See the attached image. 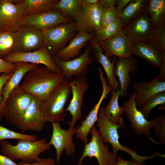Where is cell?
Masks as SVG:
<instances>
[{
	"label": "cell",
	"instance_id": "cell-1",
	"mask_svg": "<svg viewBox=\"0 0 165 165\" xmlns=\"http://www.w3.org/2000/svg\"><path fill=\"white\" fill-rule=\"evenodd\" d=\"M64 78L46 67L36 68L25 74L20 86L26 92L41 101L46 99Z\"/></svg>",
	"mask_w": 165,
	"mask_h": 165
},
{
	"label": "cell",
	"instance_id": "cell-2",
	"mask_svg": "<svg viewBox=\"0 0 165 165\" xmlns=\"http://www.w3.org/2000/svg\"><path fill=\"white\" fill-rule=\"evenodd\" d=\"M2 152L13 160H20L21 162L31 164L37 160L39 155L50 149L51 145L45 138L34 141L18 140L15 145H13L6 140L1 141Z\"/></svg>",
	"mask_w": 165,
	"mask_h": 165
},
{
	"label": "cell",
	"instance_id": "cell-3",
	"mask_svg": "<svg viewBox=\"0 0 165 165\" xmlns=\"http://www.w3.org/2000/svg\"><path fill=\"white\" fill-rule=\"evenodd\" d=\"M64 78L49 96L41 101V108L46 122L51 123L64 122L66 117L64 107L71 92L70 81Z\"/></svg>",
	"mask_w": 165,
	"mask_h": 165
},
{
	"label": "cell",
	"instance_id": "cell-4",
	"mask_svg": "<svg viewBox=\"0 0 165 165\" xmlns=\"http://www.w3.org/2000/svg\"><path fill=\"white\" fill-rule=\"evenodd\" d=\"M33 97L19 85L10 94L2 106L1 112L7 122L19 128Z\"/></svg>",
	"mask_w": 165,
	"mask_h": 165
},
{
	"label": "cell",
	"instance_id": "cell-5",
	"mask_svg": "<svg viewBox=\"0 0 165 165\" xmlns=\"http://www.w3.org/2000/svg\"><path fill=\"white\" fill-rule=\"evenodd\" d=\"M103 109V106L99 109L96 125L104 142L110 144L115 154L117 155L119 151H123L130 155L134 160L141 163L157 156L156 153L149 156H141L137 154V152L122 145L119 141V136L117 130L118 128L122 129L125 126L120 124H114L109 121Z\"/></svg>",
	"mask_w": 165,
	"mask_h": 165
},
{
	"label": "cell",
	"instance_id": "cell-6",
	"mask_svg": "<svg viewBox=\"0 0 165 165\" xmlns=\"http://www.w3.org/2000/svg\"><path fill=\"white\" fill-rule=\"evenodd\" d=\"M77 32L75 21L62 24L41 31L43 46L52 56L65 47Z\"/></svg>",
	"mask_w": 165,
	"mask_h": 165
},
{
	"label": "cell",
	"instance_id": "cell-7",
	"mask_svg": "<svg viewBox=\"0 0 165 165\" xmlns=\"http://www.w3.org/2000/svg\"><path fill=\"white\" fill-rule=\"evenodd\" d=\"M90 133L91 140L85 144L82 155L78 163L75 165H82L83 160L86 157L95 158L99 165H115L117 155L109 151V145L104 142L95 125L93 127Z\"/></svg>",
	"mask_w": 165,
	"mask_h": 165
},
{
	"label": "cell",
	"instance_id": "cell-8",
	"mask_svg": "<svg viewBox=\"0 0 165 165\" xmlns=\"http://www.w3.org/2000/svg\"><path fill=\"white\" fill-rule=\"evenodd\" d=\"M19 1L1 0L0 30L14 32L24 24L28 16Z\"/></svg>",
	"mask_w": 165,
	"mask_h": 165
},
{
	"label": "cell",
	"instance_id": "cell-9",
	"mask_svg": "<svg viewBox=\"0 0 165 165\" xmlns=\"http://www.w3.org/2000/svg\"><path fill=\"white\" fill-rule=\"evenodd\" d=\"M135 93L130 94L129 99L124 101L123 106L125 108L127 117L131 123V127L137 135L144 134L154 143H160L153 139L150 135L151 129L154 127L157 121V117L152 121H148L137 108L135 100Z\"/></svg>",
	"mask_w": 165,
	"mask_h": 165
},
{
	"label": "cell",
	"instance_id": "cell-10",
	"mask_svg": "<svg viewBox=\"0 0 165 165\" xmlns=\"http://www.w3.org/2000/svg\"><path fill=\"white\" fill-rule=\"evenodd\" d=\"M2 58L10 63L21 62L42 64L53 72L61 73V69L55 63L52 56L44 46L39 50L32 52H12Z\"/></svg>",
	"mask_w": 165,
	"mask_h": 165
},
{
	"label": "cell",
	"instance_id": "cell-11",
	"mask_svg": "<svg viewBox=\"0 0 165 165\" xmlns=\"http://www.w3.org/2000/svg\"><path fill=\"white\" fill-rule=\"evenodd\" d=\"M13 35L15 45L13 52H32L43 46L41 31L31 26L24 24Z\"/></svg>",
	"mask_w": 165,
	"mask_h": 165
},
{
	"label": "cell",
	"instance_id": "cell-12",
	"mask_svg": "<svg viewBox=\"0 0 165 165\" xmlns=\"http://www.w3.org/2000/svg\"><path fill=\"white\" fill-rule=\"evenodd\" d=\"M102 10L99 5H81L75 21L77 31L95 35L101 29Z\"/></svg>",
	"mask_w": 165,
	"mask_h": 165
},
{
	"label": "cell",
	"instance_id": "cell-13",
	"mask_svg": "<svg viewBox=\"0 0 165 165\" xmlns=\"http://www.w3.org/2000/svg\"><path fill=\"white\" fill-rule=\"evenodd\" d=\"M72 97L64 111L69 112L72 116L71 120L67 122L70 127H74L76 122L82 117L81 107L84 95L89 88L86 76H75L70 81Z\"/></svg>",
	"mask_w": 165,
	"mask_h": 165
},
{
	"label": "cell",
	"instance_id": "cell-14",
	"mask_svg": "<svg viewBox=\"0 0 165 165\" xmlns=\"http://www.w3.org/2000/svg\"><path fill=\"white\" fill-rule=\"evenodd\" d=\"M52 125V134L48 143L53 145L56 150V161L58 163L64 150L68 156H72L75 153V146L73 137L75 134V128L70 127L66 130L61 128L60 123H53Z\"/></svg>",
	"mask_w": 165,
	"mask_h": 165
},
{
	"label": "cell",
	"instance_id": "cell-15",
	"mask_svg": "<svg viewBox=\"0 0 165 165\" xmlns=\"http://www.w3.org/2000/svg\"><path fill=\"white\" fill-rule=\"evenodd\" d=\"M90 45L82 55L68 61L60 60L52 56L53 61L61 69V74L65 78L72 79V76H86L88 68L93 62Z\"/></svg>",
	"mask_w": 165,
	"mask_h": 165
},
{
	"label": "cell",
	"instance_id": "cell-16",
	"mask_svg": "<svg viewBox=\"0 0 165 165\" xmlns=\"http://www.w3.org/2000/svg\"><path fill=\"white\" fill-rule=\"evenodd\" d=\"M153 27L146 10L143 13L129 22L123 29L133 46L139 42L148 43Z\"/></svg>",
	"mask_w": 165,
	"mask_h": 165
},
{
	"label": "cell",
	"instance_id": "cell-17",
	"mask_svg": "<svg viewBox=\"0 0 165 165\" xmlns=\"http://www.w3.org/2000/svg\"><path fill=\"white\" fill-rule=\"evenodd\" d=\"M97 42L103 53L109 59L112 56L128 57L133 54V45L123 29L113 37Z\"/></svg>",
	"mask_w": 165,
	"mask_h": 165
},
{
	"label": "cell",
	"instance_id": "cell-18",
	"mask_svg": "<svg viewBox=\"0 0 165 165\" xmlns=\"http://www.w3.org/2000/svg\"><path fill=\"white\" fill-rule=\"evenodd\" d=\"M99 78L103 87L101 95L98 102L89 112L85 119L81 122L80 125L75 128V137L80 139L85 144L88 142V134L97 121L100 106L102 101L112 90L111 87L108 84L103 75H101Z\"/></svg>",
	"mask_w": 165,
	"mask_h": 165
},
{
	"label": "cell",
	"instance_id": "cell-19",
	"mask_svg": "<svg viewBox=\"0 0 165 165\" xmlns=\"http://www.w3.org/2000/svg\"><path fill=\"white\" fill-rule=\"evenodd\" d=\"M41 104L39 99L33 97L19 127L22 133L27 130L39 132L43 130L46 122L41 110Z\"/></svg>",
	"mask_w": 165,
	"mask_h": 165
},
{
	"label": "cell",
	"instance_id": "cell-20",
	"mask_svg": "<svg viewBox=\"0 0 165 165\" xmlns=\"http://www.w3.org/2000/svg\"><path fill=\"white\" fill-rule=\"evenodd\" d=\"M72 20L64 16L59 10L55 9L44 13L27 16L24 24L33 26L41 31L62 24L69 22Z\"/></svg>",
	"mask_w": 165,
	"mask_h": 165
},
{
	"label": "cell",
	"instance_id": "cell-21",
	"mask_svg": "<svg viewBox=\"0 0 165 165\" xmlns=\"http://www.w3.org/2000/svg\"><path fill=\"white\" fill-rule=\"evenodd\" d=\"M137 66L136 59L133 57L116 58L114 73L115 77L117 76L119 79L120 96L125 97L127 95V90L131 81L130 73H134L137 70Z\"/></svg>",
	"mask_w": 165,
	"mask_h": 165
},
{
	"label": "cell",
	"instance_id": "cell-22",
	"mask_svg": "<svg viewBox=\"0 0 165 165\" xmlns=\"http://www.w3.org/2000/svg\"><path fill=\"white\" fill-rule=\"evenodd\" d=\"M133 86L135 93V100L138 108L154 96L165 92V81L160 80L157 76L148 82H134Z\"/></svg>",
	"mask_w": 165,
	"mask_h": 165
},
{
	"label": "cell",
	"instance_id": "cell-23",
	"mask_svg": "<svg viewBox=\"0 0 165 165\" xmlns=\"http://www.w3.org/2000/svg\"><path fill=\"white\" fill-rule=\"evenodd\" d=\"M94 34L78 32L70 41L68 45L58 51L54 55L58 59L68 61L79 56L82 49L86 42L94 37Z\"/></svg>",
	"mask_w": 165,
	"mask_h": 165
},
{
	"label": "cell",
	"instance_id": "cell-24",
	"mask_svg": "<svg viewBox=\"0 0 165 165\" xmlns=\"http://www.w3.org/2000/svg\"><path fill=\"white\" fill-rule=\"evenodd\" d=\"M89 41L90 45L94 52L96 61L102 65L106 73L108 84L111 87L112 90L119 89V83L114 73L116 57L114 56L111 62L109 59L103 53L94 37Z\"/></svg>",
	"mask_w": 165,
	"mask_h": 165
},
{
	"label": "cell",
	"instance_id": "cell-25",
	"mask_svg": "<svg viewBox=\"0 0 165 165\" xmlns=\"http://www.w3.org/2000/svg\"><path fill=\"white\" fill-rule=\"evenodd\" d=\"M132 53L160 69L165 61V51L159 50L148 43L139 42L134 44L133 46Z\"/></svg>",
	"mask_w": 165,
	"mask_h": 165
},
{
	"label": "cell",
	"instance_id": "cell-26",
	"mask_svg": "<svg viewBox=\"0 0 165 165\" xmlns=\"http://www.w3.org/2000/svg\"><path fill=\"white\" fill-rule=\"evenodd\" d=\"M15 63L16 69L12 76L5 85L2 91V102L1 107L11 92L20 85L26 73L30 70L40 67L39 64L24 62H17Z\"/></svg>",
	"mask_w": 165,
	"mask_h": 165
},
{
	"label": "cell",
	"instance_id": "cell-27",
	"mask_svg": "<svg viewBox=\"0 0 165 165\" xmlns=\"http://www.w3.org/2000/svg\"><path fill=\"white\" fill-rule=\"evenodd\" d=\"M112 96L108 103L104 107L105 114L110 122L114 124H120L125 126V124L121 115L125 112L124 107L120 106L118 98L120 96L119 89L112 90Z\"/></svg>",
	"mask_w": 165,
	"mask_h": 165
},
{
	"label": "cell",
	"instance_id": "cell-28",
	"mask_svg": "<svg viewBox=\"0 0 165 165\" xmlns=\"http://www.w3.org/2000/svg\"><path fill=\"white\" fill-rule=\"evenodd\" d=\"M57 0H24L20 3L28 16L49 12L55 9Z\"/></svg>",
	"mask_w": 165,
	"mask_h": 165
},
{
	"label": "cell",
	"instance_id": "cell-29",
	"mask_svg": "<svg viewBox=\"0 0 165 165\" xmlns=\"http://www.w3.org/2000/svg\"><path fill=\"white\" fill-rule=\"evenodd\" d=\"M148 0H132L122 10L119 15L123 28L131 20L146 10Z\"/></svg>",
	"mask_w": 165,
	"mask_h": 165
},
{
	"label": "cell",
	"instance_id": "cell-30",
	"mask_svg": "<svg viewBox=\"0 0 165 165\" xmlns=\"http://www.w3.org/2000/svg\"><path fill=\"white\" fill-rule=\"evenodd\" d=\"M146 10L153 27L165 25V0H149Z\"/></svg>",
	"mask_w": 165,
	"mask_h": 165
},
{
	"label": "cell",
	"instance_id": "cell-31",
	"mask_svg": "<svg viewBox=\"0 0 165 165\" xmlns=\"http://www.w3.org/2000/svg\"><path fill=\"white\" fill-rule=\"evenodd\" d=\"M81 6L80 0H61L56 4L55 9L60 11L64 16L75 21Z\"/></svg>",
	"mask_w": 165,
	"mask_h": 165
},
{
	"label": "cell",
	"instance_id": "cell-32",
	"mask_svg": "<svg viewBox=\"0 0 165 165\" xmlns=\"http://www.w3.org/2000/svg\"><path fill=\"white\" fill-rule=\"evenodd\" d=\"M122 29V22L119 17L112 24L100 30L94 37L97 42L105 41L113 37Z\"/></svg>",
	"mask_w": 165,
	"mask_h": 165
},
{
	"label": "cell",
	"instance_id": "cell-33",
	"mask_svg": "<svg viewBox=\"0 0 165 165\" xmlns=\"http://www.w3.org/2000/svg\"><path fill=\"white\" fill-rule=\"evenodd\" d=\"M14 45L13 32L0 30V57L2 58L13 52Z\"/></svg>",
	"mask_w": 165,
	"mask_h": 165
},
{
	"label": "cell",
	"instance_id": "cell-34",
	"mask_svg": "<svg viewBox=\"0 0 165 165\" xmlns=\"http://www.w3.org/2000/svg\"><path fill=\"white\" fill-rule=\"evenodd\" d=\"M148 43L159 50L165 51V25L159 27H153Z\"/></svg>",
	"mask_w": 165,
	"mask_h": 165
},
{
	"label": "cell",
	"instance_id": "cell-35",
	"mask_svg": "<svg viewBox=\"0 0 165 165\" xmlns=\"http://www.w3.org/2000/svg\"><path fill=\"white\" fill-rule=\"evenodd\" d=\"M165 104V92L157 94L151 97L139 108V110L148 120L149 113L152 109L158 105H163Z\"/></svg>",
	"mask_w": 165,
	"mask_h": 165
},
{
	"label": "cell",
	"instance_id": "cell-36",
	"mask_svg": "<svg viewBox=\"0 0 165 165\" xmlns=\"http://www.w3.org/2000/svg\"><path fill=\"white\" fill-rule=\"evenodd\" d=\"M38 137L34 134H28L19 133L7 129L0 125V141L6 139H24L36 140Z\"/></svg>",
	"mask_w": 165,
	"mask_h": 165
},
{
	"label": "cell",
	"instance_id": "cell-37",
	"mask_svg": "<svg viewBox=\"0 0 165 165\" xmlns=\"http://www.w3.org/2000/svg\"><path fill=\"white\" fill-rule=\"evenodd\" d=\"M119 17V15L116 6L103 9L101 26L100 30L104 29L112 24Z\"/></svg>",
	"mask_w": 165,
	"mask_h": 165
},
{
	"label": "cell",
	"instance_id": "cell-38",
	"mask_svg": "<svg viewBox=\"0 0 165 165\" xmlns=\"http://www.w3.org/2000/svg\"><path fill=\"white\" fill-rule=\"evenodd\" d=\"M157 121L154 126L155 134L159 140V142L165 144V116L160 115L157 117Z\"/></svg>",
	"mask_w": 165,
	"mask_h": 165
},
{
	"label": "cell",
	"instance_id": "cell-39",
	"mask_svg": "<svg viewBox=\"0 0 165 165\" xmlns=\"http://www.w3.org/2000/svg\"><path fill=\"white\" fill-rule=\"evenodd\" d=\"M16 68L15 63L7 62L0 57V73L9 74L13 73Z\"/></svg>",
	"mask_w": 165,
	"mask_h": 165
},
{
	"label": "cell",
	"instance_id": "cell-40",
	"mask_svg": "<svg viewBox=\"0 0 165 165\" xmlns=\"http://www.w3.org/2000/svg\"><path fill=\"white\" fill-rule=\"evenodd\" d=\"M21 165H58L55 164V161L54 159L50 158H40V157L32 163L26 164L20 162L19 163Z\"/></svg>",
	"mask_w": 165,
	"mask_h": 165
},
{
	"label": "cell",
	"instance_id": "cell-41",
	"mask_svg": "<svg viewBox=\"0 0 165 165\" xmlns=\"http://www.w3.org/2000/svg\"><path fill=\"white\" fill-rule=\"evenodd\" d=\"M13 73L9 74L2 73L0 75V109L2 102V97L1 94L2 89L5 84L11 78ZM2 116L0 110V121L2 120Z\"/></svg>",
	"mask_w": 165,
	"mask_h": 165
},
{
	"label": "cell",
	"instance_id": "cell-42",
	"mask_svg": "<svg viewBox=\"0 0 165 165\" xmlns=\"http://www.w3.org/2000/svg\"><path fill=\"white\" fill-rule=\"evenodd\" d=\"M115 165H144L142 163L134 160H126L123 159L119 156H117Z\"/></svg>",
	"mask_w": 165,
	"mask_h": 165
},
{
	"label": "cell",
	"instance_id": "cell-43",
	"mask_svg": "<svg viewBox=\"0 0 165 165\" xmlns=\"http://www.w3.org/2000/svg\"><path fill=\"white\" fill-rule=\"evenodd\" d=\"M132 0H116V6L118 12L120 14L123 9Z\"/></svg>",
	"mask_w": 165,
	"mask_h": 165
},
{
	"label": "cell",
	"instance_id": "cell-44",
	"mask_svg": "<svg viewBox=\"0 0 165 165\" xmlns=\"http://www.w3.org/2000/svg\"><path fill=\"white\" fill-rule=\"evenodd\" d=\"M0 165H21L15 163L9 157L0 154Z\"/></svg>",
	"mask_w": 165,
	"mask_h": 165
},
{
	"label": "cell",
	"instance_id": "cell-45",
	"mask_svg": "<svg viewBox=\"0 0 165 165\" xmlns=\"http://www.w3.org/2000/svg\"><path fill=\"white\" fill-rule=\"evenodd\" d=\"M116 0H99V5L103 9L115 6Z\"/></svg>",
	"mask_w": 165,
	"mask_h": 165
},
{
	"label": "cell",
	"instance_id": "cell-46",
	"mask_svg": "<svg viewBox=\"0 0 165 165\" xmlns=\"http://www.w3.org/2000/svg\"><path fill=\"white\" fill-rule=\"evenodd\" d=\"M160 70L159 75L157 76L160 80L165 81V61L163 62V66Z\"/></svg>",
	"mask_w": 165,
	"mask_h": 165
},
{
	"label": "cell",
	"instance_id": "cell-47",
	"mask_svg": "<svg viewBox=\"0 0 165 165\" xmlns=\"http://www.w3.org/2000/svg\"><path fill=\"white\" fill-rule=\"evenodd\" d=\"M80 1L81 5H99V0H80Z\"/></svg>",
	"mask_w": 165,
	"mask_h": 165
},
{
	"label": "cell",
	"instance_id": "cell-48",
	"mask_svg": "<svg viewBox=\"0 0 165 165\" xmlns=\"http://www.w3.org/2000/svg\"><path fill=\"white\" fill-rule=\"evenodd\" d=\"M0 2H1V0H0Z\"/></svg>",
	"mask_w": 165,
	"mask_h": 165
}]
</instances>
